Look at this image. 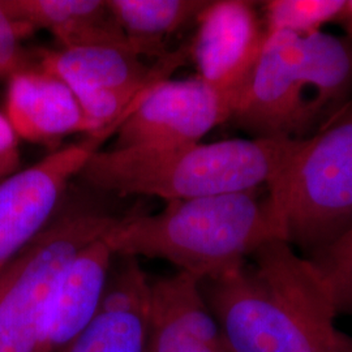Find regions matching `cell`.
Wrapping results in <instances>:
<instances>
[{
  "label": "cell",
  "instance_id": "obj_1",
  "mask_svg": "<svg viewBox=\"0 0 352 352\" xmlns=\"http://www.w3.org/2000/svg\"><path fill=\"white\" fill-rule=\"evenodd\" d=\"M200 289L234 352H352L324 279L286 240L266 243Z\"/></svg>",
  "mask_w": 352,
  "mask_h": 352
},
{
  "label": "cell",
  "instance_id": "obj_2",
  "mask_svg": "<svg viewBox=\"0 0 352 352\" xmlns=\"http://www.w3.org/2000/svg\"><path fill=\"white\" fill-rule=\"evenodd\" d=\"M102 238L115 257L164 260L202 280L244 263L272 240L287 241V232L265 186L168 201L160 213L118 218Z\"/></svg>",
  "mask_w": 352,
  "mask_h": 352
},
{
  "label": "cell",
  "instance_id": "obj_3",
  "mask_svg": "<svg viewBox=\"0 0 352 352\" xmlns=\"http://www.w3.org/2000/svg\"><path fill=\"white\" fill-rule=\"evenodd\" d=\"M308 139H231L180 148L96 151L80 176L93 188L166 202L230 195L270 184Z\"/></svg>",
  "mask_w": 352,
  "mask_h": 352
},
{
  "label": "cell",
  "instance_id": "obj_4",
  "mask_svg": "<svg viewBox=\"0 0 352 352\" xmlns=\"http://www.w3.org/2000/svg\"><path fill=\"white\" fill-rule=\"evenodd\" d=\"M304 257L327 247L352 223V100L266 186Z\"/></svg>",
  "mask_w": 352,
  "mask_h": 352
},
{
  "label": "cell",
  "instance_id": "obj_5",
  "mask_svg": "<svg viewBox=\"0 0 352 352\" xmlns=\"http://www.w3.org/2000/svg\"><path fill=\"white\" fill-rule=\"evenodd\" d=\"M116 219L82 210L55 217L0 274V352H41L47 304L59 278Z\"/></svg>",
  "mask_w": 352,
  "mask_h": 352
},
{
  "label": "cell",
  "instance_id": "obj_6",
  "mask_svg": "<svg viewBox=\"0 0 352 352\" xmlns=\"http://www.w3.org/2000/svg\"><path fill=\"white\" fill-rule=\"evenodd\" d=\"M302 37L267 33L230 120L253 139H308Z\"/></svg>",
  "mask_w": 352,
  "mask_h": 352
},
{
  "label": "cell",
  "instance_id": "obj_7",
  "mask_svg": "<svg viewBox=\"0 0 352 352\" xmlns=\"http://www.w3.org/2000/svg\"><path fill=\"white\" fill-rule=\"evenodd\" d=\"M109 138L69 144L0 183V274L55 219L68 184Z\"/></svg>",
  "mask_w": 352,
  "mask_h": 352
},
{
  "label": "cell",
  "instance_id": "obj_8",
  "mask_svg": "<svg viewBox=\"0 0 352 352\" xmlns=\"http://www.w3.org/2000/svg\"><path fill=\"white\" fill-rule=\"evenodd\" d=\"M232 103L201 78L153 85L116 129L113 148H180L201 142L231 119Z\"/></svg>",
  "mask_w": 352,
  "mask_h": 352
},
{
  "label": "cell",
  "instance_id": "obj_9",
  "mask_svg": "<svg viewBox=\"0 0 352 352\" xmlns=\"http://www.w3.org/2000/svg\"><path fill=\"white\" fill-rule=\"evenodd\" d=\"M196 25L190 58L197 77L225 96L235 110L267 36L264 20L253 1L214 0L199 14Z\"/></svg>",
  "mask_w": 352,
  "mask_h": 352
},
{
  "label": "cell",
  "instance_id": "obj_10",
  "mask_svg": "<svg viewBox=\"0 0 352 352\" xmlns=\"http://www.w3.org/2000/svg\"><path fill=\"white\" fill-rule=\"evenodd\" d=\"M146 352H234L197 278L176 272L151 279Z\"/></svg>",
  "mask_w": 352,
  "mask_h": 352
},
{
  "label": "cell",
  "instance_id": "obj_11",
  "mask_svg": "<svg viewBox=\"0 0 352 352\" xmlns=\"http://www.w3.org/2000/svg\"><path fill=\"white\" fill-rule=\"evenodd\" d=\"M119 258L98 314L59 352H146L151 278L138 258Z\"/></svg>",
  "mask_w": 352,
  "mask_h": 352
},
{
  "label": "cell",
  "instance_id": "obj_12",
  "mask_svg": "<svg viewBox=\"0 0 352 352\" xmlns=\"http://www.w3.org/2000/svg\"><path fill=\"white\" fill-rule=\"evenodd\" d=\"M115 254L94 240L67 266L51 294L41 352H59L85 330L101 308Z\"/></svg>",
  "mask_w": 352,
  "mask_h": 352
},
{
  "label": "cell",
  "instance_id": "obj_13",
  "mask_svg": "<svg viewBox=\"0 0 352 352\" xmlns=\"http://www.w3.org/2000/svg\"><path fill=\"white\" fill-rule=\"evenodd\" d=\"M184 50L168 52L153 65L126 46H88L45 51L39 68L72 89L151 88L184 63Z\"/></svg>",
  "mask_w": 352,
  "mask_h": 352
},
{
  "label": "cell",
  "instance_id": "obj_14",
  "mask_svg": "<svg viewBox=\"0 0 352 352\" xmlns=\"http://www.w3.org/2000/svg\"><path fill=\"white\" fill-rule=\"evenodd\" d=\"M6 116L19 139L56 146L67 136L85 133L75 93L60 78L41 68L11 76Z\"/></svg>",
  "mask_w": 352,
  "mask_h": 352
},
{
  "label": "cell",
  "instance_id": "obj_15",
  "mask_svg": "<svg viewBox=\"0 0 352 352\" xmlns=\"http://www.w3.org/2000/svg\"><path fill=\"white\" fill-rule=\"evenodd\" d=\"M0 7L21 37L43 29L60 49L101 45L131 49L107 0H0Z\"/></svg>",
  "mask_w": 352,
  "mask_h": 352
},
{
  "label": "cell",
  "instance_id": "obj_16",
  "mask_svg": "<svg viewBox=\"0 0 352 352\" xmlns=\"http://www.w3.org/2000/svg\"><path fill=\"white\" fill-rule=\"evenodd\" d=\"M305 119L309 138L350 101L352 39L317 32L302 37Z\"/></svg>",
  "mask_w": 352,
  "mask_h": 352
},
{
  "label": "cell",
  "instance_id": "obj_17",
  "mask_svg": "<svg viewBox=\"0 0 352 352\" xmlns=\"http://www.w3.org/2000/svg\"><path fill=\"white\" fill-rule=\"evenodd\" d=\"M208 0H107L138 55L164 58V39L196 21Z\"/></svg>",
  "mask_w": 352,
  "mask_h": 352
},
{
  "label": "cell",
  "instance_id": "obj_18",
  "mask_svg": "<svg viewBox=\"0 0 352 352\" xmlns=\"http://www.w3.org/2000/svg\"><path fill=\"white\" fill-rule=\"evenodd\" d=\"M266 33L309 36L337 20L344 0H269L263 3Z\"/></svg>",
  "mask_w": 352,
  "mask_h": 352
},
{
  "label": "cell",
  "instance_id": "obj_19",
  "mask_svg": "<svg viewBox=\"0 0 352 352\" xmlns=\"http://www.w3.org/2000/svg\"><path fill=\"white\" fill-rule=\"evenodd\" d=\"M307 258L324 279L337 315L352 316V223L337 239Z\"/></svg>",
  "mask_w": 352,
  "mask_h": 352
},
{
  "label": "cell",
  "instance_id": "obj_20",
  "mask_svg": "<svg viewBox=\"0 0 352 352\" xmlns=\"http://www.w3.org/2000/svg\"><path fill=\"white\" fill-rule=\"evenodd\" d=\"M20 38L12 20L0 7V76H12L26 69L19 45Z\"/></svg>",
  "mask_w": 352,
  "mask_h": 352
},
{
  "label": "cell",
  "instance_id": "obj_21",
  "mask_svg": "<svg viewBox=\"0 0 352 352\" xmlns=\"http://www.w3.org/2000/svg\"><path fill=\"white\" fill-rule=\"evenodd\" d=\"M20 166L19 136L4 113H0V183L17 173Z\"/></svg>",
  "mask_w": 352,
  "mask_h": 352
},
{
  "label": "cell",
  "instance_id": "obj_22",
  "mask_svg": "<svg viewBox=\"0 0 352 352\" xmlns=\"http://www.w3.org/2000/svg\"><path fill=\"white\" fill-rule=\"evenodd\" d=\"M336 23H338L344 29L349 38L352 39V0H344L343 8L340 11Z\"/></svg>",
  "mask_w": 352,
  "mask_h": 352
}]
</instances>
